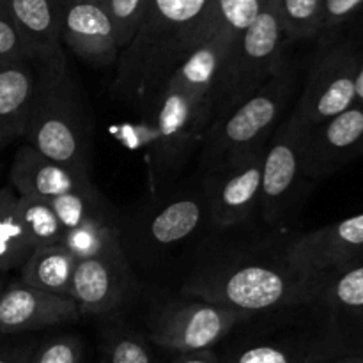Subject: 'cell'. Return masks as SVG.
<instances>
[{"mask_svg":"<svg viewBox=\"0 0 363 363\" xmlns=\"http://www.w3.org/2000/svg\"><path fill=\"white\" fill-rule=\"evenodd\" d=\"M323 279L296 272L280 254L216 255L195 268L183 286V294L234 311L257 315L264 312L308 305L321 287Z\"/></svg>","mask_w":363,"mask_h":363,"instance_id":"obj_1","label":"cell"},{"mask_svg":"<svg viewBox=\"0 0 363 363\" xmlns=\"http://www.w3.org/2000/svg\"><path fill=\"white\" fill-rule=\"evenodd\" d=\"M23 140L46 158L92 177L94 119L84 89L67 66L46 77L25 124Z\"/></svg>","mask_w":363,"mask_h":363,"instance_id":"obj_2","label":"cell"},{"mask_svg":"<svg viewBox=\"0 0 363 363\" xmlns=\"http://www.w3.org/2000/svg\"><path fill=\"white\" fill-rule=\"evenodd\" d=\"M149 165L155 190L172 183L204 145L213 123L211 101H199L186 92L163 87L147 105Z\"/></svg>","mask_w":363,"mask_h":363,"instance_id":"obj_3","label":"cell"},{"mask_svg":"<svg viewBox=\"0 0 363 363\" xmlns=\"http://www.w3.org/2000/svg\"><path fill=\"white\" fill-rule=\"evenodd\" d=\"M294 89V69L284 66L247 101L215 121L201 149V172H209L266 145L282 121Z\"/></svg>","mask_w":363,"mask_h":363,"instance_id":"obj_4","label":"cell"},{"mask_svg":"<svg viewBox=\"0 0 363 363\" xmlns=\"http://www.w3.org/2000/svg\"><path fill=\"white\" fill-rule=\"evenodd\" d=\"M282 27L273 11H261L227 55L211 94L213 123L247 101L286 64L280 59ZM211 123V124H213Z\"/></svg>","mask_w":363,"mask_h":363,"instance_id":"obj_5","label":"cell"},{"mask_svg":"<svg viewBox=\"0 0 363 363\" xmlns=\"http://www.w3.org/2000/svg\"><path fill=\"white\" fill-rule=\"evenodd\" d=\"M255 315L202 300L172 301L149 321V340L169 353L213 350L236 326Z\"/></svg>","mask_w":363,"mask_h":363,"instance_id":"obj_6","label":"cell"},{"mask_svg":"<svg viewBox=\"0 0 363 363\" xmlns=\"http://www.w3.org/2000/svg\"><path fill=\"white\" fill-rule=\"evenodd\" d=\"M308 183L300 162V130L289 116L264 149L259 199L262 220L272 227H286L300 209Z\"/></svg>","mask_w":363,"mask_h":363,"instance_id":"obj_7","label":"cell"},{"mask_svg":"<svg viewBox=\"0 0 363 363\" xmlns=\"http://www.w3.org/2000/svg\"><path fill=\"white\" fill-rule=\"evenodd\" d=\"M138 215L133 227L138 240L131 241V245L147 257L169 254L197 236L202 227L211 225L201 181L195 188L156 195Z\"/></svg>","mask_w":363,"mask_h":363,"instance_id":"obj_8","label":"cell"},{"mask_svg":"<svg viewBox=\"0 0 363 363\" xmlns=\"http://www.w3.org/2000/svg\"><path fill=\"white\" fill-rule=\"evenodd\" d=\"M264 149L266 145H261L241 158L202 172L201 184L211 227L236 229L259 211Z\"/></svg>","mask_w":363,"mask_h":363,"instance_id":"obj_9","label":"cell"},{"mask_svg":"<svg viewBox=\"0 0 363 363\" xmlns=\"http://www.w3.org/2000/svg\"><path fill=\"white\" fill-rule=\"evenodd\" d=\"M360 60L362 57L350 48H337L321 57L312 67L291 117L300 126H312L351 108Z\"/></svg>","mask_w":363,"mask_h":363,"instance_id":"obj_10","label":"cell"},{"mask_svg":"<svg viewBox=\"0 0 363 363\" xmlns=\"http://www.w3.org/2000/svg\"><path fill=\"white\" fill-rule=\"evenodd\" d=\"M287 262L312 279H325L363 262V213L294 238L284 247Z\"/></svg>","mask_w":363,"mask_h":363,"instance_id":"obj_11","label":"cell"},{"mask_svg":"<svg viewBox=\"0 0 363 363\" xmlns=\"http://www.w3.org/2000/svg\"><path fill=\"white\" fill-rule=\"evenodd\" d=\"M298 130L305 177L311 183L326 179L363 152V106L353 105L346 112L312 126L298 124Z\"/></svg>","mask_w":363,"mask_h":363,"instance_id":"obj_12","label":"cell"},{"mask_svg":"<svg viewBox=\"0 0 363 363\" xmlns=\"http://www.w3.org/2000/svg\"><path fill=\"white\" fill-rule=\"evenodd\" d=\"M323 330L344 354L363 351V262L323 279L311 301Z\"/></svg>","mask_w":363,"mask_h":363,"instance_id":"obj_13","label":"cell"},{"mask_svg":"<svg viewBox=\"0 0 363 363\" xmlns=\"http://www.w3.org/2000/svg\"><path fill=\"white\" fill-rule=\"evenodd\" d=\"M135 291L137 280L128 257L89 259L74 266L69 298L80 315H112Z\"/></svg>","mask_w":363,"mask_h":363,"instance_id":"obj_14","label":"cell"},{"mask_svg":"<svg viewBox=\"0 0 363 363\" xmlns=\"http://www.w3.org/2000/svg\"><path fill=\"white\" fill-rule=\"evenodd\" d=\"M80 318L77 305L69 296L45 293L14 280L0 293V333L41 332L52 326L77 321Z\"/></svg>","mask_w":363,"mask_h":363,"instance_id":"obj_15","label":"cell"},{"mask_svg":"<svg viewBox=\"0 0 363 363\" xmlns=\"http://www.w3.org/2000/svg\"><path fill=\"white\" fill-rule=\"evenodd\" d=\"M9 181L16 190V195L41 201H53L60 195L94 184L91 176L46 158L28 144L21 145L14 155Z\"/></svg>","mask_w":363,"mask_h":363,"instance_id":"obj_16","label":"cell"},{"mask_svg":"<svg viewBox=\"0 0 363 363\" xmlns=\"http://www.w3.org/2000/svg\"><path fill=\"white\" fill-rule=\"evenodd\" d=\"M67 64H53L39 57H21L0 64V123L25 131L28 116L39 98L46 77Z\"/></svg>","mask_w":363,"mask_h":363,"instance_id":"obj_17","label":"cell"},{"mask_svg":"<svg viewBox=\"0 0 363 363\" xmlns=\"http://www.w3.org/2000/svg\"><path fill=\"white\" fill-rule=\"evenodd\" d=\"M66 39L80 59L92 66H108L117 59L116 30L110 14L94 2L71 6L64 18Z\"/></svg>","mask_w":363,"mask_h":363,"instance_id":"obj_18","label":"cell"},{"mask_svg":"<svg viewBox=\"0 0 363 363\" xmlns=\"http://www.w3.org/2000/svg\"><path fill=\"white\" fill-rule=\"evenodd\" d=\"M344 354L325 332L311 339L254 340L240 346L223 358V363H323Z\"/></svg>","mask_w":363,"mask_h":363,"instance_id":"obj_19","label":"cell"},{"mask_svg":"<svg viewBox=\"0 0 363 363\" xmlns=\"http://www.w3.org/2000/svg\"><path fill=\"white\" fill-rule=\"evenodd\" d=\"M234 43V39L222 32H211V35L177 66L165 87L179 89L199 101H211L215 82Z\"/></svg>","mask_w":363,"mask_h":363,"instance_id":"obj_20","label":"cell"},{"mask_svg":"<svg viewBox=\"0 0 363 363\" xmlns=\"http://www.w3.org/2000/svg\"><path fill=\"white\" fill-rule=\"evenodd\" d=\"M77 259L62 247L34 248L20 268V280L39 291L69 296Z\"/></svg>","mask_w":363,"mask_h":363,"instance_id":"obj_21","label":"cell"},{"mask_svg":"<svg viewBox=\"0 0 363 363\" xmlns=\"http://www.w3.org/2000/svg\"><path fill=\"white\" fill-rule=\"evenodd\" d=\"M64 248L78 261L126 257L121 241V218L87 222L64 233Z\"/></svg>","mask_w":363,"mask_h":363,"instance_id":"obj_22","label":"cell"},{"mask_svg":"<svg viewBox=\"0 0 363 363\" xmlns=\"http://www.w3.org/2000/svg\"><path fill=\"white\" fill-rule=\"evenodd\" d=\"M53 211L59 216L60 223L66 230L74 229L87 222H99V220H119L121 215L112 202L99 191L94 184L71 194L50 201Z\"/></svg>","mask_w":363,"mask_h":363,"instance_id":"obj_23","label":"cell"},{"mask_svg":"<svg viewBox=\"0 0 363 363\" xmlns=\"http://www.w3.org/2000/svg\"><path fill=\"white\" fill-rule=\"evenodd\" d=\"M32 247L18 215V195L0 188V275L21 268Z\"/></svg>","mask_w":363,"mask_h":363,"instance_id":"obj_24","label":"cell"},{"mask_svg":"<svg viewBox=\"0 0 363 363\" xmlns=\"http://www.w3.org/2000/svg\"><path fill=\"white\" fill-rule=\"evenodd\" d=\"M101 363H155L149 344L123 319L110 318L101 333Z\"/></svg>","mask_w":363,"mask_h":363,"instance_id":"obj_25","label":"cell"},{"mask_svg":"<svg viewBox=\"0 0 363 363\" xmlns=\"http://www.w3.org/2000/svg\"><path fill=\"white\" fill-rule=\"evenodd\" d=\"M18 215L32 250L60 245L66 229L60 223L57 213L53 211L50 201L18 195Z\"/></svg>","mask_w":363,"mask_h":363,"instance_id":"obj_26","label":"cell"},{"mask_svg":"<svg viewBox=\"0 0 363 363\" xmlns=\"http://www.w3.org/2000/svg\"><path fill=\"white\" fill-rule=\"evenodd\" d=\"M259 14V0H218L220 23L213 27V32L218 30L238 41L240 35L257 20Z\"/></svg>","mask_w":363,"mask_h":363,"instance_id":"obj_27","label":"cell"},{"mask_svg":"<svg viewBox=\"0 0 363 363\" xmlns=\"http://www.w3.org/2000/svg\"><path fill=\"white\" fill-rule=\"evenodd\" d=\"M84 340L77 335H55L34 347L28 363H84Z\"/></svg>","mask_w":363,"mask_h":363,"instance_id":"obj_28","label":"cell"},{"mask_svg":"<svg viewBox=\"0 0 363 363\" xmlns=\"http://www.w3.org/2000/svg\"><path fill=\"white\" fill-rule=\"evenodd\" d=\"M321 0H284L287 21L296 34H311L319 21Z\"/></svg>","mask_w":363,"mask_h":363,"instance_id":"obj_29","label":"cell"},{"mask_svg":"<svg viewBox=\"0 0 363 363\" xmlns=\"http://www.w3.org/2000/svg\"><path fill=\"white\" fill-rule=\"evenodd\" d=\"M21 57L35 55H32L21 35L18 34L14 25L11 23L9 18L6 16V13L0 7V64L21 59Z\"/></svg>","mask_w":363,"mask_h":363,"instance_id":"obj_30","label":"cell"},{"mask_svg":"<svg viewBox=\"0 0 363 363\" xmlns=\"http://www.w3.org/2000/svg\"><path fill=\"white\" fill-rule=\"evenodd\" d=\"M362 6L363 0H325L323 11H325V18L328 23H339L351 16L354 11L360 9Z\"/></svg>","mask_w":363,"mask_h":363,"instance_id":"obj_31","label":"cell"},{"mask_svg":"<svg viewBox=\"0 0 363 363\" xmlns=\"http://www.w3.org/2000/svg\"><path fill=\"white\" fill-rule=\"evenodd\" d=\"M169 363H223L222 358L213 350L188 351V353H172Z\"/></svg>","mask_w":363,"mask_h":363,"instance_id":"obj_32","label":"cell"},{"mask_svg":"<svg viewBox=\"0 0 363 363\" xmlns=\"http://www.w3.org/2000/svg\"><path fill=\"white\" fill-rule=\"evenodd\" d=\"M35 346L25 344V346L0 347V363H28L32 351Z\"/></svg>","mask_w":363,"mask_h":363,"instance_id":"obj_33","label":"cell"},{"mask_svg":"<svg viewBox=\"0 0 363 363\" xmlns=\"http://www.w3.org/2000/svg\"><path fill=\"white\" fill-rule=\"evenodd\" d=\"M14 138H23V130L20 126L0 123V147L6 145L7 142L14 140Z\"/></svg>","mask_w":363,"mask_h":363,"instance_id":"obj_34","label":"cell"},{"mask_svg":"<svg viewBox=\"0 0 363 363\" xmlns=\"http://www.w3.org/2000/svg\"><path fill=\"white\" fill-rule=\"evenodd\" d=\"M354 105L363 106V60L357 71V80H354Z\"/></svg>","mask_w":363,"mask_h":363,"instance_id":"obj_35","label":"cell"},{"mask_svg":"<svg viewBox=\"0 0 363 363\" xmlns=\"http://www.w3.org/2000/svg\"><path fill=\"white\" fill-rule=\"evenodd\" d=\"M323 363H363V351L360 353H350V354H340V357L332 358Z\"/></svg>","mask_w":363,"mask_h":363,"instance_id":"obj_36","label":"cell"},{"mask_svg":"<svg viewBox=\"0 0 363 363\" xmlns=\"http://www.w3.org/2000/svg\"><path fill=\"white\" fill-rule=\"evenodd\" d=\"M4 286H6V280H4V275H0V293H2Z\"/></svg>","mask_w":363,"mask_h":363,"instance_id":"obj_37","label":"cell"},{"mask_svg":"<svg viewBox=\"0 0 363 363\" xmlns=\"http://www.w3.org/2000/svg\"><path fill=\"white\" fill-rule=\"evenodd\" d=\"M96 2H106V0H94V4H96Z\"/></svg>","mask_w":363,"mask_h":363,"instance_id":"obj_38","label":"cell"}]
</instances>
